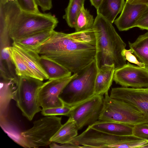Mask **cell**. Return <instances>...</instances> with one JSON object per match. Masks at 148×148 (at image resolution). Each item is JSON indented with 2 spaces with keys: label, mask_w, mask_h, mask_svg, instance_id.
I'll return each mask as SVG.
<instances>
[{
  "label": "cell",
  "mask_w": 148,
  "mask_h": 148,
  "mask_svg": "<svg viewBox=\"0 0 148 148\" xmlns=\"http://www.w3.org/2000/svg\"><path fill=\"white\" fill-rule=\"evenodd\" d=\"M137 138L133 135H114L94 129L89 126L68 143L82 146V148H112L116 145Z\"/></svg>",
  "instance_id": "cell-8"
},
{
  "label": "cell",
  "mask_w": 148,
  "mask_h": 148,
  "mask_svg": "<svg viewBox=\"0 0 148 148\" xmlns=\"http://www.w3.org/2000/svg\"><path fill=\"white\" fill-rule=\"evenodd\" d=\"M68 34L70 37L77 41L95 47L96 36L95 31L92 27Z\"/></svg>",
  "instance_id": "cell-27"
},
{
  "label": "cell",
  "mask_w": 148,
  "mask_h": 148,
  "mask_svg": "<svg viewBox=\"0 0 148 148\" xmlns=\"http://www.w3.org/2000/svg\"><path fill=\"white\" fill-rule=\"evenodd\" d=\"M40 62L49 77L48 79L62 78L71 76L72 73L57 62L40 56Z\"/></svg>",
  "instance_id": "cell-20"
},
{
  "label": "cell",
  "mask_w": 148,
  "mask_h": 148,
  "mask_svg": "<svg viewBox=\"0 0 148 148\" xmlns=\"http://www.w3.org/2000/svg\"><path fill=\"white\" fill-rule=\"evenodd\" d=\"M9 47L0 50L1 79L13 80L17 85L18 77L16 74L15 66L9 52Z\"/></svg>",
  "instance_id": "cell-19"
},
{
  "label": "cell",
  "mask_w": 148,
  "mask_h": 148,
  "mask_svg": "<svg viewBox=\"0 0 148 148\" xmlns=\"http://www.w3.org/2000/svg\"><path fill=\"white\" fill-rule=\"evenodd\" d=\"M84 1L85 0H69L63 18L70 27H74L76 17L84 6Z\"/></svg>",
  "instance_id": "cell-25"
},
{
  "label": "cell",
  "mask_w": 148,
  "mask_h": 148,
  "mask_svg": "<svg viewBox=\"0 0 148 148\" xmlns=\"http://www.w3.org/2000/svg\"><path fill=\"white\" fill-rule=\"evenodd\" d=\"M110 96L129 103L148 117V87L113 88L111 90Z\"/></svg>",
  "instance_id": "cell-12"
},
{
  "label": "cell",
  "mask_w": 148,
  "mask_h": 148,
  "mask_svg": "<svg viewBox=\"0 0 148 148\" xmlns=\"http://www.w3.org/2000/svg\"><path fill=\"white\" fill-rule=\"evenodd\" d=\"M103 100V95H95L72 108L69 117L74 120L79 130L91 126L99 120Z\"/></svg>",
  "instance_id": "cell-9"
},
{
  "label": "cell",
  "mask_w": 148,
  "mask_h": 148,
  "mask_svg": "<svg viewBox=\"0 0 148 148\" xmlns=\"http://www.w3.org/2000/svg\"><path fill=\"white\" fill-rule=\"evenodd\" d=\"M148 143V139L137 138L119 144L115 145L114 148H142Z\"/></svg>",
  "instance_id": "cell-31"
},
{
  "label": "cell",
  "mask_w": 148,
  "mask_h": 148,
  "mask_svg": "<svg viewBox=\"0 0 148 148\" xmlns=\"http://www.w3.org/2000/svg\"><path fill=\"white\" fill-rule=\"evenodd\" d=\"M78 76L77 73L62 78L49 79L43 83L38 94L39 104L42 109L56 108L64 106L59 96L66 86Z\"/></svg>",
  "instance_id": "cell-10"
},
{
  "label": "cell",
  "mask_w": 148,
  "mask_h": 148,
  "mask_svg": "<svg viewBox=\"0 0 148 148\" xmlns=\"http://www.w3.org/2000/svg\"><path fill=\"white\" fill-rule=\"evenodd\" d=\"M62 117L45 116L33 122L31 128L21 132L27 148L49 145L50 140L62 125Z\"/></svg>",
  "instance_id": "cell-7"
},
{
  "label": "cell",
  "mask_w": 148,
  "mask_h": 148,
  "mask_svg": "<svg viewBox=\"0 0 148 148\" xmlns=\"http://www.w3.org/2000/svg\"><path fill=\"white\" fill-rule=\"evenodd\" d=\"M125 3L124 0H103L97 9V14L113 23L117 15L121 12Z\"/></svg>",
  "instance_id": "cell-21"
},
{
  "label": "cell",
  "mask_w": 148,
  "mask_h": 148,
  "mask_svg": "<svg viewBox=\"0 0 148 148\" xmlns=\"http://www.w3.org/2000/svg\"><path fill=\"white\" fill-rule=\"evenodd\" d=\"M9 1H15V0H8Z\"/></svg>",
  "instance_id": "cell-39"
},
{
  "label": "cell",
  "mask_w": 148,
  "mask_h": 148,
  "mask_svg": "<svg viewBox=\"0 0 148 148\" xmlns=\"http://www.w3.org/2000/svg\"><path fill=\"white\" fill-rule=\"evenodd\" d=\"M133 53L132 50L130 49L128 50L126 49L124 50L123 54L126 60L139 66L145 68L144 64L139 61L136 57L132 54Z\"/></svg>",
  "instance_id": "cell-33"
},
{
  "label": "cell",
  "mask_w": 148,
  "mask_h": 148,
  "mask_svg": "<svg viewBox=\"0 0 148 148\" xmlns=\"http://www.w3.org/2000/svg\"><path fill=\"white\" fill-rule=\"evenodd\" d=\"M128 43L134 55L148 70V32L139 36L134 42Z\"/></svg>",
  "instance_id": "cell-23"
},
{
  "label": "cell",
  "mask_w": 148,
  "mask_h": 148,
  "mask_svg": "<svg viewBox=\"0 0 148 148\" xmlns=\"http://www.w3.org/2000/svg\"><path fill=\"white\" fill-rule=\"evenodd\" d=\"M11 123L7 121V119H0V125L4 131L14 141L21 146L26 147L24 140L23 138L21 132Z\"/></svg>",
  "instance_id": "cell-28"
},
{
  "label": "cell",
  "mask_w": 148,
  "mask_h": 148,
  "mask_svg": "<svg viewBox=\"0 0 148 148\" xmlns=\"http://www.w3.org/2000/svg\"><path fill=\"white\" fill-rule=\"evenodd\" d=\"M58 145L55 143L52 142L49 145L51 148H82V146L78 145H75L70 144H65Z\"/></svg>",
  "instance_id": "cell-36"
},
{
  "label": "cell",
  "mask_w": 148,
  "mask_h": 148,
  "mask_svg": "<svg viewBox=\"0 0 148 148\" xmlns=\"http://www.w3.org/2000/svg\"><path fill=\"white\" fill-rule=\"evenodd\" d=\"M90 126L94 129L114 135H133V126L124 124L99 120Z\"/></svg>",
  "instance_id": "cell-16"
},
{
  "label": "cell",
  "mask_w": 148,
  "mask_h": 148,
  "mask_svg": "<svg viewBox=\"0 0 148 148\" xmlns=\"http://www.w3.org/2000/svg\"><path fill=\"white\" fill-rule=\"evenodd\" d=\"M112 23L102 16L97 14L92 27L96 36L95 59L98 69L105 64H114L116 69L126 64L123 54L126 44Z\"/></svg>",
  "instance_id": "cell-2"
},
{
  "label": "cell",
  "mask_w": 148,
  "mask_h": 148,
  "mask_svg": "<svg viewBox=\"0 0 148 148\" xmlns=\"http://www.w3.org/2000/svg\"><path fill=\"white\" fill-rule=\"evenodd\" d=\"M126 1L132 4L146 5L148 6V0H126Z\"/></svg>",
  "instance_id": "cell-37"
},
{
  "label": "cell",
  "mask_w": 148,
  "mask_h": 148,
  "mask_svg": "<svg viewBox=\"0 0 148 148\" xmlns=\"http://www.w3.org/2000/svg\"><path fill=\"white\" fill-rule=\"evenodd\" d=\"M8 50L11 59L14 65L16 75L18 76H34L25 62L14 46L9 47Z\"/></svg>",
  "instance_id": "cell-24"
},
{
  "label": "cell",
  "mask_w": 148,
  "mask_h": 148,
  "mask_svg": "<svg viewBox=\"0 0 148 148\" xmlns=\"http://www.w3.org/2000/svg\"><path fill=\"white\" fill-rule=\"evenodd\" d=\"M95 19L90 12L83 6L78 13L74 28L75 32L80 31L92 27Z\"/></svg>",
  "instance_id": "cell-26"
},
{
  "label": "cell",
  "mask_w": 148,
  "mask_h": 148,
  "mask_svg": "<svg viewBox=\"0 0 148 148\" xmlns=\"http://www.w3.org/2000/svg\"><path fill=\"white\" fill-rule=\"evenodd\" d=\"M132 135L139 138L148 139V123L133 126Z\"/></svg>",
  "instance_id": "cell-32"
},
{
  "label": "cell",
  "mask_w": 148,
  "mask_h": 148,
  "mask_svg": "<svg viewBox=\"0 0 148 148\" xmlns=\"http://www.w3.org/2000/svg\"><path fill=\"white\" fill-rule=\"evenodd\" d=\"M58 21L50 13L27 12L21 11L8 31L13 41L41 31L54 30Z\"/></svg>",
  "instance_id": "cell-4"
},
{
  "label": "cell",
  "mask_w": 148,
  "mask_h": 148,
  "mask_svg": "<svg viewBox=\"0 0 148 148\" xmlns=\"http://www.w3.org/2000/svg\"><path fill=\"white\" fill-rule=\"evenodd\" d=\"M148 6L125 2L120 16L114 23L120 31H126L135 27L136 24Z\"/></svg>",
  "instance_id": "cell-13"
},
{
  "label": "cell",
  "mask_w": 148,
  "mask_h": 148,
  "mask_svg": "<svg viewBox=\"0 0 148 148\" xmlns=\"http://www.w3.org/2000/svg\"><path fill=\"white\" fill-rule=\"evenodd\" d=\"M135 27L148 30V6L136 23Z\"/></svg>",
  "instance_id": "cell-34"
},
{
  "label": "cell",
  "mask_w": 148,
  "mask_h": 148,
  "mask_svg": "<svg viewBox=\"0 0 148 148\" xmlns=\"http://www.w3.org/2000/svg\"><path fill=\"white\" fill-rule=\"evenodd\" d=\"M12 46L23 58L35 78L42 81L49 79L40 62V56L38 53L34 50L26 49L12 43Z\"/></svg>",
  "instance_id": "cell-14"
},
{
  "label": "cell",
  "mask_w": 148,
  "mask_h": 148,
  "mask_svg": "<svg viewBox=\"0 0 148 148\" xmlns=\"http://www.w3.org/2000/svg\"><path fill=\"white\" fill-rule=\"evenodd\" d=\"M43 83L42 81L32 77H18L13 99L23 115L30 121L42 110L38 103V96Z\"/></svg>",
  "instance_id": "cell-6"
},
{
  "label": "cell",
  "mask_w": 148,
  "mask_h": 148,
  "mask_svg": "<svg viewBox=\"0 0 148 148\" xmlns=\"http://www.w3.org/2000/svg\"><path fill=\"white\" fill-rule=\"evenodd\" d=\"M72 73H78L95 59V46L77 41L68 34L53 30L51 36L34 50Z\"/></svg>",
  "instance_id": "cell-1"
},
{
  "label": "cell",
  "mask_w": 148,
  "mask_h": 148,
  "mask_svg": "<svg viewBox=\"0 0 148 148\" xmlns=\"http://www.w3.org/2000/svg\"><path fill=\"white\" fill-rule=\"evenodd\" d=\"M78 129L74 120L71 117L58 130L50 141L60 144H67L78 135Z\"/></svg>",
  "instance_id": "cell-18"
},
{
  "label": "cell",
  "mask_w": 148,
  "mask_h": 148,
  "mask_svg": "<svg viewBox=\"0 0 148 148\" xmlns=\"http://www.w3.org/2000/svg\"><path fill=\"white\" fill-rule=\"evenodd\" d=\"M72 108L64 105L63 106L42 109L41 114L45 116L64 115L69 117Z\"/></svg>",
  "instance_id": "cell-29"
},
{
  "label": "cell",
  "mask_w": 148,
  "mask_h": 148,
  "mask_svg": "<svg viewBox=\"0 0 148 148\" xmlns=\"http://www.w3.org/2000/svg\"><path fill=\"white\" fill-rule=\"evenodd\" d=\"M103 0H90L91 4L97 9L98 8Z\"/></svg>",
  "instance_id": "cell-38"
},
{
  "label": "cell",
  "mask_w": 148,
  "mask_h": 148,
  "mask_svg": "<svg viewBox=\"0 0 148 148\" xmlns=\"http://www.w3.org/2000/svg\"><path fill=\"white\" fill-rule=\"evenodd\" d=\"M16 85L12 80L1 79L0 96V119L6 118L9 106L13 99Z\"/></svg>",
  "instance_id": "cell-17"
},
{
  "label": "cell",
  "mask_w": 148,
  "mask_h": 148,
  "mask_svg": "<svg viewBox=\"0 0 148 148\" xmlns=\"http://www.w3.org/2000/svg\"><path fill=\"white\" fill-rule=\"evenodd\" d=\"M37 3L43 11L51 10L52 7V0H36Z\"/></svg>",
  "instance_id": "cell-35"
},
{
  "label": "cell",
  "mask_w": 148,
  "mask_h": 148,
  "mask_svg": "<svg viewBox=\"0 0 148 148\" xmlns=\"http://www.w3.org/2000/svg\"><path fill=\"white\" fill-rule=\"evenodd\" d=\"M104 95L103 106L99 120L133 126L148 123V117L132 106L123 101L111 97L108 92Z\"/></svg>",
  "instance_id": "cell-5"
},
{
  "label": "cell",
  "mask_w": 148,
  "mask_h": 148,
  "mask_svg": "<svg viewBox=\"0 0 148 148\" xmlns=\"http://www.w3.org/2000/svg\"><path fill=\"white\" fill-rule=\"evenodd\" d=\"M15 1L22 11L34 13L40 12L36 0H15Z\"/></svg>",
  "instance_id": "cell-30"
},
{
  "label": "cell",
  "mask_w": 148,
  "mask_h": 148,
  "mask_svg": "<svg viewBox=\"0 0 148 148\" xmlns=\"http://www.w3.org/2000/svg\"><path fill=\"white\" fill-rule=\"evenodd\" d=\"M98 70L95 59L77 73L78 76L69 83L60 95L64 105L72 108L95 95Z\"/></svg>",
  "instance_id": "cell-3"
},
{
  "label": "cell",
  "mask_w": 148,
  "mask_h": 148,
  "mask_svg": "<svg viewBox=\"0 0 148 148\" xmlns=\"http://www.w3.org/2000/svg\"><path fill=\"white\" fill-rule=\"evenodd\" d=\"M114 64H105L98 69L94 88L95 95H103L108 92L113 81Z\"/></svg>",
  "instance_id": "cell-15"
},
{
  "label": "cell",
  "mask_w": 148,
  "mask_h": 148,
  "mask_svg": "<svg viewBox=\"0 0 148 148\" xmlns=\"http://www.w3.org/2000/svg\"><path fill=\"white\" fill-rule=\"evenodd\" d=\"M113 81L124 87H148V70L128 62L124 66L115 70Z\"/></svg>",
  "instance_id": "cell-11"
},
{
  "label": "cell",
  "mask_w": 148,
  "mask_h": 148,
  "mask_svg": "<svg viewBox=\"0 0 148 148\" xmlns=\"http://www.w3.org/2000/svg\"><path fill=\"white\" fill-rule=\"evenodd\" d=\"M53 30H46L36 33L13 41L12 44L26 49L34 50L47 40Z\"/></svg>",
  "instance_id": "cell-22"
}]
</instances>
